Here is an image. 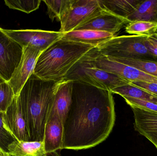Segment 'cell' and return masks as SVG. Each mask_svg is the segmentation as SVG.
Returning <instances> with one entry per match:
<instances>
[{"label": "cell", "mask_w": 157, "mask_h": 156, "mask_svg": "<svg viewBox=\"0 0 157 156\" xmlns=\"http://www.w3.org/2000/svg\"><path fill=\"white\" fill-rule=\"evenodd\" d=\"M0 156H11L8 152L4 150L0 147Z\"/></svg>", "instance_id": "obj_30"}, {"label": "cell", "mask_w": 157, "mask_h": 156, "mask_svg": "<svg viewBox=\"0 0 157 156\" xmlns=\"http://www.w3.org/2000/svg\"><path fill=\"white\" fill-rule=\"evenodd\" d=\"M144 45L150 53L157 58V40L147 36L144 41Z\"/></svg>", "instance_id": "obj_29"}, {"label": "cell", "mask_w": 157, "mask_h": 156, "mask_svg": "<svg viewBox=\"0 0 157 156\" xmlns=\"http://www.w3.org/2000/svg\"><path fill=\"white\" fill-rule=\"evenodd\" d=\"M126 19L129 22L142 21L157 24V0H141Z\"/></svg>", "instance_id": "obj_19"}, {"label": "cell", "mask_w": 157, "mask_h": 156, "mask_svg": "<svg viewBox=\"0 0 157 156\" xmlns=\"http://www.w3.org/2000/svg\"><path fill=\"white\" fill-rule=\"evenodd\" d=\"M129 23L127 19L114 15L103 9L102 13L99 15L80 26L75 30L101 31L111 33L115 35L116 33Z\"/></svg>", "instance_id": "obj_13"}, {"label": "cell", "mask_w": 157, "mask_h": 156, "mask_svg": "<svg viewBox=\"0 0 157 156\" xmlns=\"http://www.w3.org/2000/svg\"><path fill=\"white\" fill-rule=\"evenodd\" d=\"M150 37L152 38H155V39H156L157 40V31H156L155 33H154L153 34L151 35L150 36Z\"/></svg>", "instance_id": "obj_31"}, {"label": "cell", "mask_w": 157, "mask_h": 156, "mask_svg": "<svg viewBox=\"0 0 157 156\" xmlns=\"http://www.w3.org/2000/svg\"><path fill=\"white\" fill-rule=\"evenodd\" d=\"M116 36L108 32L89 30H75L64 33L61 39L94 46L95 47Z\"/></svg>", "instance_id": "obj_16"}, {"label": "cell", "mask_w": 157, "mask_h": 156, "mask_svg": "<svg viewBox=\"0 0 157 156\" xmlns=\"http://www.w3.org/2000/svg\"><path fill=\"white\" fill-rule=\"evenodd\" d=\"M157 30V24L142 21L129 22L126 27L127 33L137 36H150Z\"/></svg>", "instance_id": "obj_23"}, {"label": "cell", "mask_w": 157, "mask_h": 156, "mask_svg": "<svg viewBox=\"0 0 157 156\" xmlns=\"http://www.w3.org/2000/svg\"><path fill=\"white\" fill-rule=\"evenodd\" d=\"M4 82V81L0 77V83H2V82Z\"/></svg>", "instance_id": "obj_32"}, {"label": "cell", "mask_w": 157, "mask_h": 156, "mask_svg": "<svg viewBox=\"0 0 157 156\" xmlns=\"http://www.w3.org/2000/svg\"><path fill=\"white\" fill-rule=\"evenodd\" d=\"M63 124L55 114H51L44 131V148L48 156H61L63 149Z\"/></svg>", "instance_id": "obj_12"}, {"label": "cell", "mask_w": 157, "mask_h": 156, "mask_svg": "<svg viewBox=\"0 0 157 156\" xmlns=\"http://www.w3.org/2000/svg\"><path fill=\"white\" fill-rule=\"evenodd\" d=\"M108 57V56H107ZM117 62L133 67L146 74L157 78V61L134 59L115 58L108 57Z\"/></svg>", "instance_id": "obj_21"}, {"label": "cell", "mask_w": 157, "mask_h": 156, "mask_svg": "<svg viewBox=\"0 0 157 156\" xmlns=\"http://www.w3.org/2000/svg\"><path fill=\"white\" fill-rule=\"evenodd\" d=\"M12 87L6 82L0 83V109L5 112L15 97Z\"/></svg>", "instance_id": "obj_25"}, {"label": "cell", "mask_w": 157, "mask_h": 156, "mask_svg": "<svg viewBox=\"0 0 157 156\" xmlns=\"http://www.w3.org/2000/svg\"><path fill=\"white\" fill-rule=\"evenodd\" d=\"M128 105L133 106L145 111L157 114V104L154 103L134 98H123Z\"/></svg>", "instance_id": "obj_26"}, {"label": "cell", "mask_w": 157, "mask_h": 156, "mask_svg": "<svg viewBox=\"0 0 157 156\" xmlns=\"http://www.w3.org/2000/svg\"><path fill=\"white\" fill-rule=\"evenodd\" d=\"M11 156H48L43 141H16L7 147Z\"/></svg>", "instance_id": "obj_17"}, {"label": "cell", "mask_w": 157, "mask_h": 156, "mask_svg": "<svg viewBox=\"0 0 157 156\" xmlns=\"http://www.w3.org/2000/svg\"><path fill=\"white\" fill-rule=\"evenodd\" d=\"M112 93L121 95L123 98H134L154 103L157 104V96L132 84L115 88L111 91Z\"/></svg>", "instance_id": "obj_20"}, {"label": "cell", "mask_w": 157, "mask_h": 156, "mask_svg": "<svg viewBox=\"0 0 157 156\" xmlns=\"http://www.w3.org/2000/svg\"><path fill=\"white\" fill-rule=\"evenodd\" d=\"M112 94L74 82L71 104L63 124V149H89L109 137L116 119Z\"/></svg>", "instance_id": "obj_1"}, {"label": "cell", "mask_w": 157, "mask_h": 156, "mask_svg": "<svg viewBox=\"0 0 157 156\" xmlns=\"http://www.w3.org/2000/svg\"><path fill=\"white\" fill-rule=\"evenodd\" d=\"M135 130L147 138L157 149V114L131 106Z\"/></svg>", "instance_id": "obj_14"}, {"label": "cell", "mask_w": 157, "mask_h": 156, "mask_svg": "<svg viewBox=\"0 0 157 156\" xmlns=\"http://www.w3.org/2000/svg\"><path fill=\"white\" fill-rule=\"evenodd\" d=\"M4 112L3 111H2V110L0 109V113H3Z\"/></svg>", "instance_id": "obj_33"}, {"label": "cell", "mask_w": 157, "mask_h": 156, "mask_svg": "<svg viewBox=\"0 0 157 156\" xmlns=\"http://www.w3.org/2000/svg\"><path fill=\"white\" fill-rule=\"evenodd\" d=\"M94 48L91 45L61 39L41 53L33 74L43 80L60 81L72 67Z\"/></svg>", "instance_id": "obj_3"}, {"label": "cell", "mask_w": 157, "mask_h": 156, "mask_svg": "<svg viewBox=\"0 0 157 156\" xmlns=\"http://www.w3.org/2000/svg\"><path fill=\"white\" fill-rule=\"evenodd\" d=\"M23 48L0 27V77L9 81L21 60Z\"/></svg>", "instance_id": "obj_9"}, {"label": "cell", "mask_w": 157, "mask_h": 156, "mask_svg": "<svg viewBox=\"0 0 157 156\" xmlns=\"http://www.w3.org/2000/svg\"><path fill=\"white\" fill-rule=\"evenodd\" d=\"M63 80L84 82L111 92L115 88L131 84L119 76L96 67L83 57Z\"/></svg>", "instance_id": "obj_5"}, {"label": "cell", "mask_w": 157, "mask_h": 156, "mask_svg": "<svg viewBox=\"0 0 157 156\" xmlns=\"http://www.w3.org/2000/svg\"><path fill=\"white\" fill-rule=\"evenodd\" d=\"M74 82L63 80L56 93L51 114L59 116L63 124L71 107Z\"/></svg>", "instance_id": "obj_15"}, {"label": "cell", "mask_w": 157, "mask_h": 156, "mask_svg": "<svg viewBox=\"0 0 157 156\" xmlns=\"http://www.w3.org/2000/svg\"><path fill=\"white\" fill-rule=\"evenodd\" d=\"M98 0H73L61 21L59 32H71L102 13Z\"/></svg>", "instance_id": "obj_7"}, {"label": "cell", "mask_w": 157, "mask_h": 156, "mask_svg": "<svg viewBox=\"0 0 157 156\" xmlns=\"http://www.w3.org/2000/svg\"><path fill=\"white\" fill-rule=\"evenodd\" d=\"M48 7V13L52 21L54 18L61 22L73 2V0L43 1Z\"/></svg>", "instance_id": "obj_22"}, {"label": "cell", "mask_w": 157, "mask_h": 156, "mask_svg": "<svg viewBox=\"0 0 157 156\" xmlns=\"http://www.w3.org/2000/svg\"><path fill=\"white\" fill-rule=\"evenodd\" d=\"M43 51L32 47H23V53L18 66L7 83L12 87L16 96H18L25 83L34 73L35 66Z\"/></svg>", "instance_id": "obj_10"}, {"label": "cell", "mask_w": 157, "mask_h": 156, "mask_svg": "<svg viewBox=\"0 0 157 156\" xmlns=\"http://www.w3.org/2000/svg\"><path fill=\"white\" fill-rule=\"evenodd\" d=\"M62 80H43L33 74L20 91L21 107L30 141H43L45 126Z\"/></svg>", "instance_id": "obj_2"}, {"label": "cell", "mask_w": 157, "mask_h": 156, "mask_svg": "<svg viewBox=\"0 0 157 156\" xmlns=\"http://www.w3.org/2000/svg\"><path fill=\"white\" fill-rule=\"evenodd\" d=\"M146 36H115L96 47L101 55L115 58L134 59L157 61L144 45Z\"/></svg>", "instance_id": "obj_4"}, {"label": "cell", "mask_w": 157, "mask_h": 156, "mask_svg": "<svg viewBox=\"0 0 157 156\" xmlns=\"http://www.w3.org/2000/svg\"><path fill=\"white\" fill-rule=\"evenodd\" d=\"M83 57L96 67L119 76L132 82H156L157 78L121 62H117L101 55L96 47L88 52Z\"/></svg>", "instance_id": "obj_6"}, {"label": "cell", "mask_w": 157, "mask_h": 156, "mask_svg": "<svg viewBox=\"0 0 157 156\" xmlns=\"http://www.w3.org/2000/svg\"><path fill=\"white\" fill-rule=\"evenodd\" d=\"M140 89L147 91L157 96V83L156 82H136L131 83Z\"/></svg>", "instance_id": "obj_28"}, {"label": "cell", "mask_w": 157, "mask_h": 156, "mask_svg": "<svg viewBox=\"0 0 157 156\" xmlns=\"http://www.w3.org/2000/svg\"><path fill=\"white\" fill-rule=\"evenodd\" d=\"M4 113H0V147L7 152V147L16 140L6 130L5 126L3 121Z\"/></svg>", "instance_id": "obj_27"}, {"label": "cell", "mask_w": 157, "mask_h": 156, "mask_svg": "<svg viewBox=\"0 0 157 156\" xmlns=\"http://www.w3.org/2000/svg\"><path fill=\"white\" fill-rule=\"evenodd\" d=\"M41 1L40 0H32V1H7L5 0V3L9 8L15 10H19L27 13L38 9Z\"/></svg>", "instance_id": "obj_24"}, {"label": "cell", "mask_w": 157, "mask_h": 156, "mask_svg": "<svg viewBox=\"0 0 157 156\" xmlns=\"http://www.w3.org/2000/svg\"><path fill=\"white\" fill-rule=\"evenodd\" d=\"M4 32L22 48L32 47L43 51L60 40L64 33L40 29H3Z\"/></svg>", "instance_id": "obj_8"}, {"label": "cell", "mask_w": 157, "mask_h": 156, "mask_svg": "<svg viewBox=\"0 0 157 156\" xmlns=\"http://www.w3.org/2000/svg\"><path fill=\"white\" fill-rule=\"evenodd\" d=\"M102 9L119 17L126 19L134 11L141 0H98Z\"/></svg>", "instance_id": "obj_18"}, {"label": "cell", "mask_w": 157, "mask_h": 156, "mask_svg": "<svg viewBox=\"0 0 157 156\" xmlns=\"http://www.w3.org/2000/svg\"><path fill=\"white\" fill-rule=\"evenodd\" d=\"M6 130L17 141H30L24 119L19 95L15 96L3 114Z\"/></svg>", "instance_id": "obj_11"}]
</instances>
